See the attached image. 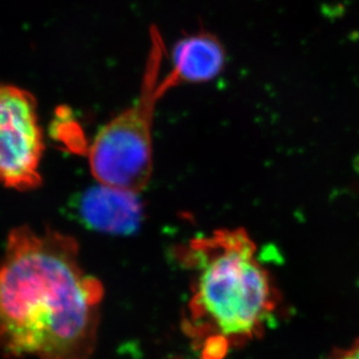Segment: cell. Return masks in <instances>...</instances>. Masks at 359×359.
Wrapping results in <instances>:
<instances>
[{
  "label": "cell",
  "instance_id": "cell-1",
  "mask_svg": "<svg viewBox=\"0 0 359 359\" xmlns=\"http://www.w3.org/2000/svg\"><path fill=\"white\" fill-rule=\"evenodd\" d=\"M58 231H11L0 262V350L7 357L90 359L104 288Z\"/></svg>",
  "mask_w": 359,
  "mask_h": 359
},
{
  "label": "cell",
  "instance_id": "cell-2",
  "mask_svg": "<svg viewBox=\"0 0 359 359\" xmlns=\"http://www.w3.org/2000/svg\"><path fill=\"white\" fill-rule=\"evenodd\" d=\"M242 228L194 238L180 251L192 276L183 327L200 359H224L264 334L280 297Z\"/></svg>",
  "mask_w": 359,
  "mask_h": 359
},
{
  "label": "cell",
  "instance_id": "cell-3",
  "mask_svg": "<svg viewBox=\"0 0 359 359\" xmlns=\"http://www.w3.org/2000/svg\"><path fill=\"white\" fill-rule=\"evenodd\" d=\"M151 47L139 98L106 123L88 148V164L99 184L139 194L153 173V122L157 102L169 91L160 79L164 43L151 28Z\"/></svg>",
  "mask_w": 359,
  "mask_h": 359
},
{
  "label": "cell",
  "instance_id": "cell-4",
  "mask_svg": "<svg viewBox=\"0 0 359 359\" xmlns=\"http://www.w3.org/2000/svg\"><path fill=\"white\" fill-rule=\"evenodd\" d=\"M43 149L33 95L13 85H0V184L18 191L40 187Z\"/></svg>",
  "mask_w": 359,
  "mask_h": 359
},
{
  "label": "cell",
  "instance_id": "cell-5",
  "mask_svg": "<svg viewBox=\"0 0 359 359\" xmlns=\"http://www.w3.org/2000/svg\"><path fill=\"white\" fill-rule=\"evenodd\" d=\"M75 212L85 227L107 234H132L143 221V205L137 194L104 184L79 194Z\"/></svg>",
  "mask_w": 359,
  "mask_h": 359
},
{
  "label": "cell",
  "instance_id": "cell-6",
  "mask_svg": "<svg viewBox=\"0 0 359 359\" xmlns=\"http://www.w3.org/2000/svg\"><path fill=\"white\" fill-rule=\"evenodd\" d=\"M171 58L172 69L164 79L170 88L183 83H206L217 79L226 65V51L217 36L198 32L178 41Z\"/></svg>",
  "mask_w": 359,
  "mask_h": 359
},
{
  "label": "cell",
  "instance_id": "cell-7",
  "mask_svg": "<svg viewBox=\"0 0 359 359\" xmlns=\"http://www.w3.org/2000/svg\"><path fill=\"white\" fill-rule=\"evenodd\" d=\"M325 359H359V339L346 348L334 350Z\"/></svg>",
  "mask_w": 359,
  "mask_h": 359
}]
</instances>
